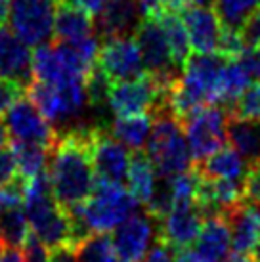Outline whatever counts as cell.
I'll return each instance as SVG.
<instances>
[{
  "label": "cell",
  "instance_id": "6da1fadb",
  "mask_svg": "<svg viewBox=\"0 0 260 262\" xmlns=\"http://www.w3.org/2000/svg\"><path fill=\"white\" fill-rule=\"evenodd\" d=\"M48 176L58 203L67 211L92 195L98 180L92 159V126L59 134L50 149Z\"/></svg>",
  "mask_w": 260,
  "mask_h": 262
},
{
  "label": "cell",
  "instance_id": "7a4b0ae2",
  "mask_svg": "<svg viewBox=\"0 0 260 262\" xmlns=\"http://www.w3.org/2000/svg\"><path fill=\"white\" fill-rule=\"evenodd\" d=\"M138 201L123 184L96 180L92 195L79 207L69 209L73 220V241L75 245L88 233L111 232L136 212Z\"/></svg>",
  "mask_w": 260,
  "mask_h": 262
},
{
  "label": "cell",
  "instance_id": "3957f363",
  "mask_svg": "<svg viewBox=\"0 0 260 262\" xmlns=\"http://www.w3.org/2000/svg\"><path fill=\"white\" fill-rule=\"evenodd\" d=\"M23 209L29 220L31 232L42 241L46 247L75 245L73 241V220L69 211L58 203L52 191L48 168L38 176L25 182Z\"/></svg>",
  "mask_w": 260,
  "mask_h": 262
},
{
  "label": "cell",
  "instance_id": "277c9868",
  "mask_svg": "<svg viewBox=\"0 0 260 262\" xmlns=\"http://www.w3.org/2000/svg\"><path fill=\"white\" fill-rule=\"evenodd\" d=\"M145 153L157 174L165 178H172L193 167L184 124L174 117L166 103L153 111V128L145 144Z\"/></svg>",
  "mask_w": 260,
  "mask_h": 262
},
{
  "label": "cell",
  "instance_id": "5b68a950",
  "mask_svg": "<svg viewBox=\"0 0 260 262\" xmlns=\"http://www.w3.org/2000/svg\"><path fill=\"white\" fill-rule=\"evenodd\" d=\"M228 119H230L228 107H222L220 103H209L184 121V130L195 165L226 146Z\"/></svg>",
  "mask_w": 260,
  "mask_h": 262
},
{
  "label": "cell",
  "instance_id": "8992f818",
  "mask_svg": "<svg viewBox=\"0 0 260 262\" xmlns=\"http://www.w3.org/2000/svg\"><path fill=\"white\" fill-rule=\"evenodd\" d=\"M132 37L142 52L145 71L151 73L163 90L168 92L174 80L180 77L182 69L174 63L172 52L159 19H142Z\"/></svg>",
  "mask_w": 260,
  "mask_h": 262
},
{
  "label": "cell",
  "instance_id": "52a82bcc",
  "mask_svg": "<svg viewBox=\"0 0 260 262\" xmlns=\"http://www.w3.org/2000/svg\"><path fill=\"white\" fill-rule=\"evenodd\" d=\"M25 94L35 102L48 121L59 123L79 115L80 110L88 102L86 80H73L65 84H48L33 79Z\"/></svg>",
  "mask_w": 260,
  "mask_h": 262
},
{
  "label": "cell",
  "instance_id": "ba28073f",
  "mask_svg": "<svg viewBox=\"0 0 260 262\" xmlns=\"http://www.w3.org/2000/svg\"><path fill=\"white\" fill-rule=\"evenodd\" d=\"M166 94L151 73H144L136 79L115 80L109 92V107L115 117L153 113L166 103Z\"/></svg>",
  "mask_w": 260,
  "mask_h": 262
},
{
  "label": "cell",
  "instance_id": "9c48e42d",
  "mask_svg": "<svg viewBox=\"0 0 260 262\" xmlns=\"http://www.w3.org/2000/svg\"><path fill=\"white\" fill-rule=\"evenodd\" d=\"M56 4L52 0H12L10 25L27 46H40L54 37Z\"/></svg>",
  "mask_w": 260,
  "mask_h": 262
},
{
  "label": "cell",
  "instance_id": "30bf717a",
  "mask_svg": "<svg viewBox=\"0 0 260 262\" xmlns=\"http://www.w3.org/2000/svg\"><path fill=\"white\" fill-rule=\"evenodd\" d=\"M4 124H6L8 134L12 140L38 144L48 149L54 147L59 136L58 132L54 130L50 121L40 113V110L27 94L17 98L14 105L8 110V113L4 115Z\"/></svg>",
  "mask_w": 260,
  "mask_h": 262
},
{
  "label": "cell",
  "instance_id": "8fae6325",
  "mask_svg": "<svg viewBox=\"0 0 260 262\" xmlns=\"http://www.w3.org/2000/svg\"><path fill=\"white\" fill-rule=\"evenodd\" d=\"M92 159L98 180L115 184L126 182L130 165L128 147L101 124L92 126Z\"/></svg>",
  "mask_w": 260,
  "mask_h": 262
},
{
  "label": "cell",
  "instance_id": "7c38bea8",
  "mask_svg": "<svg viewBox=\"0 0 260 262\" xmlns=\"http://www.w3.org/2000/svg\"><path fill=\"white\" fill-rule=\"evenodd\" d=\"M157 232H159L157 220H153L147 212L144 214L134 212L113 230L111 239L117 255L121 256L123 262H142L149 253L153 239H157Z\"/></svg>",
  "mask_w": 260,
  "mask_h": 262
},
{
  "label": "cell",
  "instance_id": "4fadbf2b",
  "mask_svg": "<svg viewBox=\"0 0 260 262\" xmlns=\"http://www.w3.org/2000/svg\"><path fill=\"white\" fill-rule=\"evenodd\" d=\"M98 63L113 80H128L142 77L145 71L142 52L134 37L109 38L100 44Z\"/></svg>",
  "mask_w": 260,
  "mask_h": 262
},
{
  "label": "cell",
  "instance_id": "5bb4252c",
  "mask_svg": "<svg viewBox=\"0 0 260 262\" xmlns=\"http://www.w3.org/2000/svg\"><path fill=\"white\" fill-rule=\"evenodd\" d=\"M203 222L205 219L195 203H174L170 212L159 222L157 237L172 251L188 249L197 239Z\"/></svg>",
  "mask_w": 260,
  "mask_h": 262
},
{
  "label": "cell",
  "instance_id": "9a60e30c",
  "mask_svg": "<svg viewBox=\"0 0 260 262\" xmlns=\"http://www.w3.org/2000/svg\"><path fill=\"white\" fill-rule=\"evenodd\" d=\"M140 21L142 14L138 0H105L94 15L96 35L101 42L109 38L132 37Z\"/></svg>",
  "mask_w": 260,
  "mask_h": 262
},
{
  "label": "cell",
  "instance_id": "2e32d148",
  "mask_svg": "<svg viewBox=\"0 0 260 262\" xmlns=\"http://www.w3.org/2000/svg\"><path fill=\"white\" fill-rule=\"evenodd\" d=\"M0 77L17 80L27 86L35 79L33 75V52L21 38L6 25L0 27Z\"/></svg>",
  "mask_w": 260,
  "mask_h": 262
},
{
  "label": "cell",
  "instance_id": "e0dca14e",
  "mask_svg": "<svg viewBox=\"0 0 260 262\" xmlns=\"http://www.w3.org/2000/svg\"><path fill=\"white\" fill-rule=\"evenodd\" d=\"M182 19L186 23L189 35V42L197 54H210L216 52L218 38L222 33V23L216 12L207 6H188L182 12Z\"/></svg>",
  "mask_w": 260,
  "mask_h": 262
},
{
  "label": "cell",
  "instance_id": "ac0fdd59",
  "mask_svg": "<svg viewBox=\"0 0 260 262\" xmlns=\"http://www.w3.org/2000/svg\"><path fill=\"white\" fill-rule=\"evenodd\" d=\"M231 230L226 216L205 219L193 243V251L203 262H226L230 258Z\"/></svg>",
  "mask_w": 260,
  "mask_h": 262
},
{
  "label": "cell",
  "instance_id": "d6986e66",
  "mask_svg": "<svg viewBox=\"0 0 260 262\" xmlns=\"http://www.w3.org/2000/svg\"><path fill=\"white\" fill-rule=\"evenodd\" d=\"M231 230V249L237 255L251 253L260 235V207L254 203L237 205L226 214Z\"/></svg>",
  "mask_w": 260,
  "mask_h": 262
},
{
  "label": "cell",
  "instance_id": "ffe728a7",
  "mask_svg": "<svg viewBox=\"0 0 260 262\" xmlns=\"http://www.w3.org/2000/svg\"><path fill=\"white\" fill-rule=\"evenodd\" d=\"M94 31V15L71 4L69 0L56 4V15H54V40L56 42L79 40V38L90 37Z\"/></svg>",
  "mask_w": 260,
  "mask_h": 262
},
{
  "label": "cell",
  "instance_id": "44dd1931",
  "mask_svg": "<svg viewBox=\"0 0 260 262\" xmlns=\"http://www.w3.org/2000/svg\"><path fill=\"white\" fill-rule=\"evenodd\" d=\"M228 142L249 163V167L260 163V119L230 113Z\"/></svg>",
  "mask_w": 260,
  "mask_h": 262
},
{
  "label": "cell",
  "instance_id": "7402d4cb",
  "mask_svg": "<svg viewBox=\"0 0 260 262\" xmlns=\"http://www.w3.org/2000/svg\"><path fill=\"white\" fill-rule=\"evenodd\" d=\"M195 167L199 168V172L205 178H226V180L243 182L249 170V163L233 147L224 146L205 161L197 163Z\"/></svg>",
  "mask_w": 260,
  "mask_h": 262
},
{
  "label": "cell",
  "instance_id": "603a6c76",
  "mask_svg": "<svg viewBox=\"0 0 260 262\" xmlns=\"http://www.w3.org/2000/svg\"><path fill=\"white\" fill-rule=\"evenodd\" d=\"M157 180H159V174L153 167L151 159L147 157V153L136 149L130 155L126 182H128V189L132 191V195L140 201V205H145L149 201V197L155 191Z\"/></svg>",
  "mask_w": 260,
  "mask_h": 262
},
{
  "label": "cell",
  "instance_id": "cb8c5ba5",
  "mask_svg": "<svg viewBox=\"0 0 260 262\" xmlns=\"http://www.w3.org/2000/svg\"><path fill=\"white\" fill-rule=\"evenodd\" d=\"M10 151L14 155L17 178H21L23 182H29L31 178H35L48 168V159H50L48 147L10 140Z\"/></svg>",
  "mask_w": 260,
  "mask_h": 262
},
{
  "label": "cell",
  "instance_id": "d4e9b609",
  "mask_svg": "<svg viewBox=\"0 0 260 262\" xmlns=\"http://www.w3.org/2000/svg\"><path fill=\"white\" fill-rule=\"evenodd\" d=\"M153 128V113H138L128 117H115L109 130L121 144L130 149H142L149 140Z\"/></svg>",
  "mask_w": 260,
  "mask_h": 262
},
{
  "label": "cell",
  "instance_id": "484cf974",
  "mask_svg": "<svg viewBox=\"0 0 260 262\" xmlns=\"http://www.w3.org/2000/svg\"><path fill=\"white\" fill-rule=\"evenodd\" d=\"M159 23L166 35V40H168L170 52H172L174 63L182 69V67L186 66L188 58L191 56V42H189L186 23H184L180 14H170V12L161 15Z\"/></svg>",
  "mask_w": 260,
  "mask_h": 262
},
{
  "label": "cell",
  "instance_id": "4316f807",
  "mask_svg": "<svg viewBox=\"0 0 260 262\" xmlns=\"http://www.w3.org/2000/svg\"><path fill=\"white\" fill-rule=\"evenodd\" d=\"M29 233L31 226L23 205H14L0 211V239L4 247H23Z\"/></svg>",
  "mask_w": 260,
  "mask_h": 262
},
{
  "label": "cell",
  "instance_id": "83f0119b",
  "mask_svg": "<svg viewBox=\"0 0 260 262\" xmlns=\"http://www.w3.org/2000/svg\"><path fill=\"white\" fill-rule=\"evenodd\" d=\"M75 253L79 262H123L117 255L109 232L88 233L75 245Z\"/></svg>",
  "mask_w": 260,
  "mask_h": 262
},
{
  "label": "cell",
  "instance_id": "f1b7e54d",
  "mask_svg": "<svg viewBox=\"0 0 260 262\" xmlns=\"http://www.w3.org/2000/svg\"><path fill=\"white\" fill-rule=\"evenodd\" d=\"M251 84V77L245 71V67L239 63L237 59H230L228 66L224 67L222 80H220V94H218V103L226 105L228 110L233 107L237 98L243 94V90Z\"/></svg>",
  "mask_w": 260,
  "mask_h": 262
},
{
  "label": "cell",
  "instance_id": "f546056e",
  "mask_svg": "<svg viewBox=\"0 0 260 262\" xmlns=\"http://www.w3.org/2000/svg\"><path fill=\"white\" fill-rule=\"evenodd\" d=\"M260 6V0H214L212 10L224 27L241 29L243 23L251 17L254 10Z\"/></svg>",
  "mask_w": 260,
  "mask_h": 262
},
{
  "label": "cell",
  "instance_id": "4dcf8cb0",
  "mask_svg": "<svg viewBox=\"0 0 260 262\" xmlns=\"http://www.w3.org/2000/svg\"><path fill=\"white\" fill-rule=\"evenodd\" d=\"M113 82H115V80L111 79V77L101 69L100 63L96 61V66L92 67V71H90L86 77L88 103H90L92 107H96V110H100L105 103H109V92H111Z\"/></svg>",
  "mask_w": 260,
  "mask_h": 262
},
{
  "label": "cell",
  "instance_id": "1f68e13d",
  "mask_svg": "<svg viewBox=\"0 0 260 262\" xmlns=\"http://www.w3.org/2000/svg\"><path fill=\"white\" fill-rule=\"evenodd\" d=\"M172 207H174V195H172V186H170V178L159 176L153 195L149 197V201L145 203V212H147L153 220L161 222V220L170 212Z\"/></svg>",
  "mask_w": 260,
  "mask_h": 262
},
{
  "label": "cell",
  "instance_id": "d6a6232c",
  "mask_svg": "<svg viewBox=\"0 0 260 262\" xmlns=\"http://www.w3.org/2000/svg\"><path fill=\"white\" fill-rule=\"evenodd\" d=\"M230 113L239 117H253L260 119V80H254L243 90V94L233 103Z\"/></svg>",
  "mask_w": 260,
  "mask_h": 262
},
{
  "label": "cell",
  "instance_id": "836d02e7",
  "mask_svg": "<svg viewBox=\"0 0 260 262\" xmlns=\"http://www.w3.org/2000/svg\"><path fill=\"white\" fill-rule=\"evenodd\" d=\"M245 50L247 44L243 40L241 29H231V27H224L222 25V33H220V38H218L216 52H220L228 59H237Z\"/></svg>",
  "mask_w": 260,
  "mask_h": 262
},
{
  "label": "cell",
  "instance_id": "e575fe53",
  "mask_svg": "<svg viewBox=\"0 0 260 262\" xmlns=\"http://www.w3.org/2000/svg\"><path fill=\"white\" fill-rule=\"evenodd\" d=\"M25 94V86L19 84L17 80L12 79H2L0 77V119L6 115L8 110L14 105L17 98Z\"/></svg>",
  "mask_w": 260,
  "mask_h": 262
},
{
  "label": "cell",
  "instance_id": "d590c367",
  "mask_svg": "<svg viewBox=\"0 0 260 262\" xmlns=\"http://www.w3.org/2000/svg\"><path fill=\"white\" fill-rule=\"evenodd\" d=\"M23 258L25 262H50V247H46L42 241L31 232L29 237L23 243Z\"/></svg>",
  "mask_w": 260,
  "mask_h": 262
},
{
  "label": "cell",
  "instance_id": "8d00e7d4",
  "mask_svg": "<svg viewBox=\"0 0 260 262\" xmlns=\"http://www.w3.org/2000/svg\"><path fill=\"white\" fill-rule=\"evenodd\" d=\"M241 35L245 40L247 48H256L260 44V6L254 10L251 17L243 23L241 27Z\"/></svg>",
  "mask_w": 260,
  "mask_h": 262
},
{
  "label": "cell",
  "instance_id": "74e56055",
  "mask_svg": "<svg viewBox=\"0 0 260 262\" xmlns=\"http://www.w3.org/2000/svg\"><path fill=\"white\" fill-rule=\"evenodd\" d=\"M17 172H15V161L14 155L8 147H0V186L12 182Z\"/></svg>",
  "mask_w": 260,
  "mask_h": 262
},
{
  "label": "cell",
  "instance_id": "f35d334b",
  "mask_svg": "<svg viewBox=\"0 0 260 262\" xmlns=\"http://www.w3.org/2000/svg\"><path fill=\"white\" fill-rule=\"evenodd\" d=\"M237 61L245 67L251 80H260V52L256 48H247L237 58Z\"/></svg>",
  "mask_w": 260,
  "mask_h": 262
},
{
  "label": "cell",
  "instance_id": "ab89813d",
  "mask_svg": "<svg viewBox=\"0 0 260 262\" xmlns=\"http://www.w3.org/2000/svg\"><path fill=\"white\" fill-rule=\"evenodd\" d=\"M142 262H174V251L165 241H161L159 237L155 239V245L149 249V253L145 255Z\"/></svg>",
  "mask_w": 260,
  "mask_h": 262
},
{
  "label": "cell",
  "instance_id": "60d3db41",
  "mask_svg": "<svg viewBox=\"0 0 260 262\" xmlns=\"http://www.w3.org/2000/svg\"><path fill=\"white\" fill-rule=\"evenodd\" d=\"M142 19H159L161 15L166 14L163 0H138Z\"/></svg>",
  "mask_w": 260,
  "mask_h": 262
},
{
  "label": "cell",
  "instance_id": "b9f144b4",
  "mask_svg": "<svg viewBox=\"0 0 260 262\" xmlns=\"http://www.w3.org/2000/svg\"><path fill=\"white\" fill-rule=\"evenodd\" d=\"M50 262H79L77 260V253H75V245H58V247L50 249Z\"/></svg>",
  "mask_w": 260,
  "mask_h": 262
},
{
  "label": "cell",
  "instance_id": "7bdbcfd3",
  "mask_svg": "<svg viewBox=\"0 0 260 262\" xmlns=\"http://www.w3.org/2000/svg\"><path fill=\"white\" fill-rule=\"evenodd\" d=\"M69 2L75 4V6H79L80 10L88 12L90 15H96L101 10V6H103L105 0H69Z\"/></svg>",
  "mask_w": 260,
  "mask_h": 262
},
{
  "label": "cell",
  "instance_id": "ee69618b",
  "mask_svg": "<svg viewBox=\"0 0 260 262\" xmlns=\"http://www.w3.org/2000/svg\"><path fill=\"white\" fill-rule=\"evenodd\" d=\"M0 262H25V258L19 247H4L0 255Z\"/></svg>",
  "mask_w": 260,
  "mask_h": 262
},
{
  "label": "cell",
  "instance_id": "f6af8a7d",
  "mask_svg": "<svg viewBox=\"0 0 260 262\" xmlns=\"http://www.w3.org/2000/svg\"><path fill=\"white\" fill-rule=\"evenodd\" d=\"M174 262H203V260L191 249H180V251H174Z\"/></svg>",
  "mask_w": 260,
  "mask_h": 262
},
{
  "label": "cell",
  "instance_id": "bcb514c9",
  "mask_svg": "<svg viewBox=\"0 0 260 262\" xmlns=\"http://www.w3.org/2000/svg\"><path fill=\"white\" fill-rule=\"evenodd\" d=\"M10 4L12 0H0V27L6 25V19L10 15Z\"/></svg>",
  "mask_w": 260,
  "mask_h": 262
},
{
  "label": "cell",
  "instance_id": "7dc6e473",
  "mask_svg": "<svg viewBox=\"0 0 260 262\" xmlns=\"http://www.w3.org/2000/svg\"><path fill=\"white\" fill-rule=\"evenodd\" d=\"M10 134H8V128H6V124H2L0 123V147H8L10 146Z\"/></svg>",
  "mask_w": 260,
  "mask_h": 262
},
{
  "label": "cell",
  "instance_id": "c3c4849f",
  "mask_svg": "<svg viewBox=\"0 0 260 262\" xmlns=\"http://www.w3.org/2000/svg\"><path fill=\"white\" fill-rule=\"evenodd\" d=\"M226 262H254L253 258H249L247 255H237V253H233V255H230V258Z\"/></svg>",
  "mask_w": 260,
  "mask_h": 262
},
{
  "label": "cell",
  "instance_id": "681fc988",
  "mask_svg": "<svg viewBox=\"0 0 260 262\" xmlns=\"http://www.w3.org/2000/svg\"><path fill=\"white\" fill-rule=\"evenodd\" d=\"M251 258H253L254 262H260V235H258V239H256V243H254V247L251 249Z\"/></svg>",
  "mask_w": 260,
  "mask_h": 262
},
{
  "label": "cell",
  "instance_id": "f907efd6",
  "mask_svg": "<svg viewBox=\"0 0 260 262\" xmlns=\"http://www.w3.org/2000/svg\"><path fill=\"white\" fill-rule=\"evenodd\" d=\"M214 0H191V4L195 6H207V4H212Z\"/></svg>",
  "mask_w": 260,
  "mask_h": 262
},
{
  "label": "cell",
  "instance_id": "816d5d0a",
  "mask_svg": "<svg viewBox=\"0 0 260 262\" xmlns=\"http://www.w3.org/2000/svg\"><path fill=\"white\" fill-rule=\"evenodd\" d=\"M2 251H4V245H2V239H0V255H2Z\"/></svg>",
  "mask_w": 260,
  "mask_h": 262
},
{
  "label": "cell",
  "instance_id": "f5cc1de1",
  "mask_svg": "<svg viewBox=\"0 0 260 262\" xmlns=\"http://www.w3.org/2000/svg\"><path fill=\"white\" fill-rule=\"evenodd\" d=\"M52 2H54V4H59V2H63V0H52Z\"/></svg>",
  "mask_w": 260,
  "mask_h": 262
},
{
  "label": "cell",
  "instance_id": "db71d44e",
  "mask_svg": "<svg viewBox=\"0 0 260 262\" xmlns=\"http://www.w3.org/2000/svg\"><path fill=\"white\" fill-rule=\"evenodd\" d=\"M256 50H258V52H260V44H258V46H256Z\"/></svg>",
  "mask_w": 260,
  "mask_h": 262
},
{
  "label": "cell",
  "instance_id": "11a10c76",
  "mask_svg": "<svg viewBox=\"0 0 260 262\" xmlns=\"http://www.w3.org/2000/svg\"><path fill=\"white\" fill-rule=\"evenodd\" d=\"M258 207H260V205H258Z\"/></svg>",
  "mask_w": 260,
  "mask_h": 262
}]
</instances>
